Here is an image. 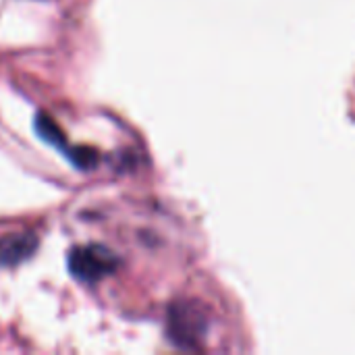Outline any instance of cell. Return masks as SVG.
<instances>
[{"instance_id":"obj_3","label":"cell","mask_w":355,"mask_h":355,"mask_svg":"<svg viewBox=\"0 0 355 355\" xmlns=\"http://www.w3.org/2000/svg\"><path fill=\"white\" fill-rule=\"evenodd\" d=\"M37 250V237L31 233H15L0 239V268L17 266L29 260Z\"/></svg>"},{"instance_id":"obj_1","label":"cell","mask_w":355,"mask_h":355,"mask_svg":"<svg viewBox=\"0 0 355 355\" xmlns=\"http://www.w3.org/2000/svg\"><path fill=\"white\" fill-rule=\"evenodd\" d=\"M119 268V258L104 245H79L69 254V272L81 283H98Z\"/></svg>"},{"instance_id":"obj_2","label":"cell","mask_w":355,"mask_h":355,"mask_svg":"<svg viewBox=\"0 0 355 355\" xmlns=\"http://www.w3.org/2000/svg\"><path fill=\"white\" fill-rule=\"evenodd\" d=\"M35 131H37V135H40L46 144H50V146H54L56 150H60V152L73 162V166H77V168H81V171H89V168L96 166V162H98V152L92 150V148H85V146L71 148V146L67 144L64 133L60 131V127L56 125V121H54L50 114L40 112V114L35 116Z\"/></svg>"}]
</instances>
